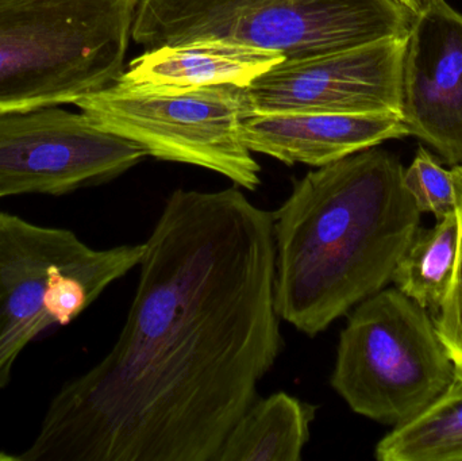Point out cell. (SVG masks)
<instances>
[{"mask_svg":"<svg viewBox=\"0 0 462 461\" xmlns=\"http://www.w3.org/2000/svg\"><path fill=\"white\" fill-rule=\"evenodd\" d=\"M15 2V0H0V7L5 5H8V3Z\"/></svg>","mask_w":462,"mask_h":461,"instance_id":"19","label":"cell"},{"mask_svg":"<svg viewBox=\"0 0 462 461\" xmlns=\"http://www.w3.org/2000/svg\"><path fill=\"white\" fill-rule=\"evenodd\" d=\"M145 245L94 249L75 233L0 211V390L43 332L75 321L140 265Z\"/></svg>","mask_w":462,"mask_h":461,"instance_id":"5","label":"cell"},{"mask_svg":"<svg viewBox=\"0 0 462 461\" xmlns=\"http://www.w3.org/2000/svg\"><path fill=\"white\" fill-rule=\"evenodd\" d=\"M407 40L285 59L245 87L249 113H398Z\"/></svg>","mask_w":462,"mask_h":461,"instance_id":"9","label":"cell"},{"mask_svg":"<svg viewBox=\"0 0 462 461\" xmlns=\"http://www.w3.org/2000/svg\"><path fill=\"white\" fill-rule=\"evenodd\" d=\"M404 7L409 8L415 16L420 15V14L428 11L437 0H398Z\"/></svg>","mask_w":462,"mask_h":461,"instance_id":"18","label":"cell"},{"mask_svg":"<svg viewBox=\"0 0 462 461\" xmlns=\"http://www.w3.org/2000/svg\"><path fill=\"white\" fill-rule=\"evenodd\" d=\"M137 0L0 7V113L73 105L124 72Z\"/></svg>","mask_w":462,"mask_h":461,"instance_id":"3","label":"cell"},{"mask_svg":"<svg viewBox=\"0 0 462 461\" xmlns=\"http://www.w3.org/2000/svg\"><path fill=\"white\" fill-rule=\"evenodd\" d=\"M404 186L420 214H433L439 221L457 210L452 171L445 170L425 148L418 149L404 170Z\"/></svg>","mask_w":462,"mask_h":461,"instance_id":"16","label":"cell"},{"mask_svg":"<svg viewBox=\"0 0 462 461\" xmlns=\"http://www.w3.org/2000/svg\"><path fill=\"white\" fill-rule=\"evenodd\" d=\"M380 461H462V379L382 438Z\"/></svg>","mask_w":462,"mask_h":461,"instance_id":"15","label":"cell"},{"mask_svg":"<svg viewBox=\"0 0 462 461\" xmlns=\"http://www.w3.org/2000/svg\"><path fill=\"white\" fill-rule=\"evenodd\" d=\"M73 105L148 156L213 171L249 191L260 186V165L241 137L249 113L241 87L148 89L114 81Z\"/></svg>","mask_w":462,"mask_h":461,"instance_id":"7","label":"cell"},{"mask_svg":"<svg viewBox=\"0 0 462 461\" xmlns=\"http://www.w3.org/2000/svg\"><path fill=\"white\" fill-rule=\"evenodd\" d=\"M456 379L429 310L398 289L358 303L339 336L331 386L355 413L409 421Z\"/></svg>","mask_w":462,"mask_h":461,"instance_id":"6","label":"cell"},{"mask_svg":"<svg viewBox=\"0 0 462 461\" xmlns=\"http://www.w3.org/2000/svg\"><path fill=\"white\" fill-rule=\"evenodd\" d=\"M402 115L409 134L462 164V14L437 0L415 18L403 65Z\"/></svg>","mask_w":462,"mask_h":461,"instance_id":"10","label":"cell"},{"mask_svg":"<svg viewBox=\"0 0 462 461\" xmlns=\"http://www.w3.org/2000/svg\"><path fill=\"white\" fill-rule=\"evenodd\" d=\"M285 60L276 51L222 40H198L149 49L130 62L116 83L148 89L249 86Z\"/></svg>","mask_w":462,"mask_h":461,"instance_id":"12","label":"cell"},{"mask_svg":"<svg viewBox=\"0 0 462 461\" xmlns=\"http://www.w3.org/2000/svg\"><path fill=\"white\" fill-rule=\"evenodd\" d=\"M272 217L277 314L310 337L390 283L420 222L403 165L374 148L310 171Z\"/></svg>","mask_w":462,"mask_h":461,"instance_id":"2","label":"cell"},{"mask_svg":"<svg viewBox=\"0 0 462 461\" xmlns=\"http://www.w3.org/2000/svg\"><path fill=\"white\" fill-rule=\"evenodd\" d=\"M315 408L287 392L255 400L236 421L217 461H300Z\"/></svg>","mask_w":462,"mask_h":461,"instance_id":"13","label":"cell"},{"mask_svg":"<svg viewBox=\"0 0 462 461\" xmlns=\"http://www.w3.org/2000/svg\"><path fill=\"white\" fill-rule=\"evenodd\" d=\"M456 208L460 218V245L457 265L449 294L434 319L437 333L456 368V378L462 379V164L453 167Z\"/></svg>","mask_w":462,"mask_h":461,"instance_id":"17","label":"cell"},{"mask_svg":"<svg viewBox=\"0 0 462 461\" xmlns=\"http://www.w3.org/2000/svg\"><path fill=\"white\" fill-rule=\"evenodd\" d=\"M398 0H137L132 37L149 49L222 40L300 59L409 37Z\"/></svg>","mask_w":462,"mask_h":461,"instance_id":"4","label":"cell"},{"mask_svg":"<svg viewBox=\"0 0 462 461\" xmlns=\"http://www.w3.org/2000/svg\"><path fill=\"white\" fill-rule=\"evenodd\" d=\"M458 245L460 218L456 210L439 219L436 226L415 230L391 281L426 310L439 311L452 287Z\"/></svg>","mask_w":462,"mask_h":461,"instance_id":"14","label":"cell"},{"mask_svg":"<svg viewBox=\"0 0 462 461\" xmlns=\"http://www.w3.org/2000/svg\"><path fill=\"white\" fill-rule=\"evenodd\" d=\"M148 156L140 146L57 106L0 113V199L64 195L113 180Z\"/></svg>","mask_w":462,"mask_h":461,"instance_id":"8","label":"cell"},{"mask_svg":"<svg viewBox=\"0 0 462 461\" xmlns=\"http://www.w3.org/2000/svg\"><path fill=\"white\" fill-rule=\"evenodd\" d=\"M404 135L398 113H246L241 121L252 153L317 168Z\"/></svg>","mask_w":462,"mask_h":461,"instance_id":"11","label":"cell"},{"mask_svg":"<svg viewBox=\"0 0 462 461\" xmlns=\"http://www.w3.org/2000/svg\"><path fill=\"white\" fill-rule=\"evenodd\" d=\"M116 346L65 384L22 461H217L282 349L273 217L176 189Z\"/></svg>","mask_w":462,"mask_h":461,"instance_id":"1","label":"cell"}]
</instances>
